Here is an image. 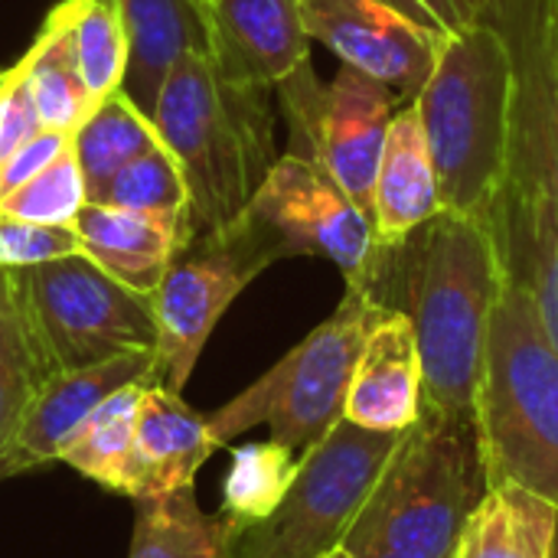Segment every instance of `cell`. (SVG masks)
<instances>
[{
	"mask_svg": "<svg viewBox=\"0 0 558 558\" xmlns=\"http://www.w3.org/2000/svg\"><path fill=\"white\" fill-rule=\"evenodd\" d=\"M500 255L484 216L438 213L405 242L379 248L369 291L412 320L422 409L474 422V396L497 294Z\"/></svg>",
	"mask_w": 558,
	"mask_h": 558,
	"instance_id": "obj_1",
	"label": "cell"
},
{
	"mask_svg": "<svg viewBox=\"0 0 558 558\" xmlns=\"http://www.w3.org/2000/svg\"><path fill=\"white\" fill-rule=\"evenodd\" d=\"M150 121L186 186V242L232 226L278 160L271 88L226 75L203 49L167 72Z\"/></svg>",
	"mask_w": 558,
	"mask_h": 558,
	"instance_id": "obj_2",
	"label": "cell"
},
{
	"mask_svg": "<svg viewBox=\"0 0 558 558\" xmlns=\"http://www.w3.org/2000/svg\"><path fill=\"white\" fill-rule=\"evenodd\" d=\"M412 101L438 170L441 209L484 216L513 154V52L504 29L477 13L445 33Z\"/></svg>",
	"mask_w": 558,
	"mask_h": 558,
	"instance_id": "obj_3",
	"label": "cell"
},
{
	"mask_svg": "<svg viewBox=\"0 0 558 558\" xmlns=\"http://www.w3.org/2000/svg\"><path fill=\"white\" fill-rule=\"evenodd\" d=\"M474 432L487 487L517 484L558 507V353L510 278L487 327Z\"/></svg>",
	"mask_w": 558,
	"mask_h": 558,
	"instance_id": "obj_4",
	"label": "cell"
},
{
	"mask_svg": "<svg viewBox=\"0 0 558 558\" xmlns=\"http://www.w3.org/2000/svg\"><path fill=\"white\" fill-rule=\"evenodd\" d=\"M484 494L474 422L422 409L376 477L343 549L353 558H458Z\"/></svg>",
	"mask_w": 558,
	"mask_h": 558,
	"instance_id": "obj_5",
	"label": "cell"
},
{
	"mask_svg": "<svg viewBox=\"0 0 558 558\" xmlns=\"http://www.w3.org/2000/svg\"><path fill=\"white\" fill-rule=\"evenodd\" d=\"M383 307L386 304H379L369 288L347 284L343 301L324 324L206 418L216 445L222 448L255 425H268L271 441L291 448L298 458L320 445L343 422L347 389L363 340Z\"/></svg>",
	"mask_w": 558,
	"mask_h": 558,
	"instance_id": "obj_6",
	"label": "cell"
},
{
	"mask_svg": "<svg viewBox=\"0 0 558 558\" xmlns=\"http://www.w3.org/2000/svg\"><path fill=\"white\" fill-rule=\"evenodd\" d=\"M3 271L46 376L85 369L121 353H157L154 301L105 275L82 252Z\"/></svg>",
	"mask_w": 558,
	"mask_h": 558,
	"instance_id": "obj_7",
	"label": "cell"
},
{
	"mask_svg": "<svg viewBox=\"0 0 558 558\" xmlns=\"http://www.w3.org/2000/svg\"><path fill=\"white\" fill-rule=\"evenodd\" d=\"M399 438L343 418L301 458L294 484L265 520L229 526V558H324L343 546Z\"/></svg>",
	"mask_w": 558,
	"mask_h": 558,
	"instance_id": "obj_8",
	"label": "cell"
},
{
	"mask_svg": "<svg viewBox=\"0 0 558 558\" xmlns=\"http://www.w3.org/2000/svg\"><path fill=\"white\" fill-rule=\"evenodd\" d=\"M275 262H284L278 242L248 213L219 232L190 239L173 255L150 294L157 320V383L183 392L222 314Z\"/></svg>",
	"mask_w": 558,
	"mask_h": 558,
	"instance_id": "obj_9",
	"label": "cell"
},
{
	"mask_svg": "<svg viewBox=\"0 0 558 558\" xmlns=\"http://www.w3.org/2000/svg\"><path fill=\"white\" fill-rule=\"evenodd\" d=\"M275 92L291 124V154L324 167L333 183H340V190L369 216L386 131L396 108L405 101L389 85L350 65H340L333 82L320 85L311 62Z\"/></svg>",
	"mask_w": 558,
	"mask_h": 558,
	"instance_id": "obj_10",
	"label": "cell"
},
{
	"mask_svg": "<svg viewBox=\"0 0 558 558\" xmlns=\"http://www.w3.org/2000/svg\"><path fill=\"white\" fill-rule=\"evenodd\" d=\"M245 213L278 242L284 258H327L347 284L369 288L379 255L373 222L314 160L278 154Z\"/></svg>",
	"mask_w": 558,
	"mask_h": 558,
	"instance_id": "obj_11",
	"label": "cell"
},
{
	"mask_svg": "<svg viewBox=\"0 0 558 558\" xmlns=\"http://www.w3.org/2000/svg\"><path fill=\"white\" fill-rule=\"evenodd\" d=\"M558 0H477L513 52L510 173L558 206Z\"/></svg>",
	"mask_w": 558,
	"mask_h": 558,
	"instance_id": "obj_12",
	"label": "cell"
},
{
	"mask_svg": "<svg viewBox=\"0 0 558 558\" xmlns=\"http://www.w3.org/2000/svg\"><path fill=\"white\" fill-rule=\"evenodd\" d=\"M304 23L340 65L389 85L402 101L422 92L445 39L386 0H304Z\"/></svg>",
	"mask_w": 558,
	"mask_h": 558,
	"instance_id": "obj_13",
	"label": "cell"
},
{
	"mask_svg": "<svg viewBox=\"0 0 558 558\" xmlns=\"http://www.w3.org/2000/svg\"><path fill=\"white\" fill-rule=\"evenodd\" d=\"M150 379H157V353H121L85 369L46 376L0 451V481L59 461L62 448L111 392Z\"/></svg>",
	"mask_w": 558,
	"mask_h": 558,
	"instance_id": "obj_14",
	"label": "cell"
},
{
	"mask_svg": "<svg viewBox=\"0 0 558 558\" xmlns=\"http://www.w3.org/2000/svg\"><path fill=\"white\" fill-rule=\"evenodd\" d=\"M199 13L206 52L232 78L275 92L311 62L304 0H209Z\"/></svg>",
	"mask_w": 558,
	"mask_h": 558,
	"instance_id": "obj_15",
	"label": "cell"
},
{
	"mask_svg": "<svg viewBox=\"0 0 558 558\" xmlns=\"http://www.w3.org/2000/svg\"><path fill=\"white\" fill-rule=\"evenodd\" d=\"M504 278L520 284L558 353V206L530 183L504 180L484 209Z\"/></svg>",
	"mask_w": 558,
	"mask_h": 558,
	"instance_id": "obj_16",
	"label": "cell"
},
{
	"mask_svg": "<svg viewBox=\"0 0 558 558\" xmlns=\"http://www.w3.org/2000/svg\"><path fill=\"white\" fill-rule=\"evenodd\" d=\"M343 418L366 432L402 435L422 418V360L412 320L383 307L363 340Z\"/></svg>",
	"mask_w": 558,
	"mask_h": 558,
	"instance_id": "obj_17",
	"label": "cell"
},
{
	"mask_svg": "<svg viewBox=\"0 0 558 558\" xmlns=\"http://www.w3.org/2000/svg\"><path fill=\"white\" fill-rule=\"evenodd\" d=\"M219 451L203 415L163 383H147L137 412L134 448L124 474V497L147 500L193 487L199 468Z\"/></svg>",
	"mask_w": 558,
	"mask_h": 558,
	"instance_id": "obj_18",
	"label": "cell"
},
{
	"mask_svg": "<svg viewBox=\"0 0 558 558\" xmlns=\"http://www.w3.org/2000/svg\"><path fill=\"white\" fill-rule=\"evenodd\" d=\"M441 213L438 170L422 131L415 101L396 108L373 180V235L379 248L405 242L418 226Z\"/></svg>",
	"mask_w": 558,
	"mask_h": 558,
	"instance_id": "obj_19",
	"label": "cell"
},
{
	"mask_svg": "<svg viewBox=\"0 0 558 558\" xmlns=\"http://www.w3.org/2000/svg\"><path fill=\"white\" fill-rule=\"evenodd\" d=\"M82 255L137 294H154L167 265L186 239L180 216H154L85 203L75 216Z\"/></svg>",
	"mask_w": 558,
	"mask_h": 558,
	"instance_id": "obj_20",
	"label": "cell"
},
{
	"mask_svg": "<svg viewBox=\"0 0 558 558\" xmlns=\"http://www.w3.org/2000/svg\"><path fill=\"white\" fill-rule=\"evenodd\" d=\"M128 33L124 95L150 118L167 72L193 49L206 52L203 13L193 0H114Z\"/></svg>",
	"mask_w": 558,
	"mask_h": 558,
	"instance_id": "obj_21",
	"label": "cell"
},
{
	"mask_svg": "<svg viewBox=\"0 0 558 558\" xmlns=\"http://www.w3.org/2000/svg\"><path fill=\"white\" fill-rule=\"evenodd\" d=\"M558 507L517 487H487L464 526L458 558H553Z\"/></svg>",
	"mask_w": 558,
	"mask_h": 558,
	"instance_id": "obj_22",
	"label": "cell"
},
{
	"mask_svg": "<svg viewBox=\"0 0 558 558\" xmlns=\"http://www.w3.org/2000/svg\"><path fill=\"white\" fill-rule=\"evenodd\" d=\"M154 147H160L157 128L124 95V88L101 98L72 134V154L78 160L88 203H98L111 177Z\"/></svg>",
	"mask_w": 558,
	"mask_h": 558,
	"instance_id": "obj_23",
	"label": "cell"
},
{
	"mask_svg": "<svg viewBox=\"0 0 558 558\" xmlns=\"http://www.w3.org/2000/svg\"><path fill=\"white\" fill-rule=\"evenodd\" d=\"M128 558H229V523L199 510L193 487L134 500Z\"/></svg>",
	"mask_w": 558,
	"mask_h": 558,
	"instance_id": "obj_24",
	"label": "cell"
},
{
	"mask_svg": "<svg viewBox=\"0 0 558 558\" xmlns=\"http://www.w3.org/2000/svg\"><path fill=\"white\" fill-rule=\"evenodd\" d=\"M23 65H26V75L33 85V98L39 108L43 128L75 134V128L95 108V101L82 82V72H78L75 52H72V39H69V26H65L59 3L46 13L43 29L36 33L33 46L23 52Z\"/></svg>",
	"mask_w": 558,
	"mask_h": 558,
	"instance_id": "obj_25",
	"label": "cell"
},
{
	"mask_svg": "<svg viewBox=\"0 0 558 558\" xmlns=\"http://www.w3.org/2000/svg\"><path fill=\"white\" fill-rule=\"evenodd\" d=\"M154 383V379H150ZM147 383H131L111 392L75 432V438L62 448V464L75 468L88 481L101 484L105 490L124 494V474L134 448L141 396Z\"/></svg>",
	"mask_w": 558,
	"mask_h": 558,
	"instance_id": "obj_26",
	"label": "cell"
},
{
	"mask_svg": "<svg viewBox=\"0 0 558 558\" xmlns=\"http://www.w3.org/2000/svg\"><path fill=\"white\" fill-rule=\"evenodd\" d=\"M82 82L98 105L121 88L128 72V33L114 0H59Z\"/></svg>",
	"mask_w": 558,
	"mask_h": 558,
	"instance_id": "obj_27",
	"label": "cell"
},
{
	"mask_svg": "<svg viewBox=\"0 0 558 558\" xmlns=\"http://www.w3.org/2000/svg\"><path fill=\"white\" fill-rule=\"evenodd\" d=\"M301 468V458L278 445V441H252L235 448L226 487H222V510L219 517L229 526H245L265 520L288 494Z\"/></svg>",
	"mask_w": 558,
	"mask_h": 558,
	"instance_id": "obj_28",
	"label": "cell"
},
{
	"mask_svg": "<svg viewBox=\"0 0 558 558\" xmlns=\"http://www.w3.org/2000/svg\"><path fill=\"white\" fill-rule=\"evenodd\" d=\"M98 206L154 213V216H180L186 222V186L170 150L160 144L141 154L137 160H131L128 167H121L105 186V193L98 196Z\"/></svg>",
	"mask_w": 558,
	"mask_h": 558,
	"instance_id": "obj_29",
	"label": "cell"
},
{
	"mask_svg": "<svg viewBox=\"0 0 558 558\" xmlns=\"http://www.w3.org/2000/svg\"><path fill=\"white\" fill-rule=\"evenodd\" d=\"M46 379L23 320L16 314L7 271L0 268V451L7 448L26 402L33 399L36 386Z\"/></svg>",
	"mask_w": 558,
	"mask_h": 558,
	"instance_id": "obj_30",
	"label": "cell"
},
{
	"mask_svg": "<svg viewBox=\"0 0 558 558\" xmlns=\"http://www.w3.org/2000/svg\"><path fill=\"white\" fill-rule=\"evenodd\" d=\"M85 203H88L85 180H82L78 160L69 144L33 180H26L20 190H13L7 199H0V216L43 222V226H72Z\"/></svg>",
	"mask_w": 558,
	"mask_h": 558,
	"instance_id": "obj_31",
	"label": "cell"
},
{
	"mask_svg": "<svg viewBox=\"0 0 558 558\" xmlns=\"http://www.w3.org/2000/svg\"><path fill=\"white\" fill-rule=\"evenodd\" d=\"M78 252L82 245L75 226H43L0 216V268H29Z\"/></svg>",
	"mask_w": 558,
	"mask_h": 558,
	"instance_id": "obj_32",
	"label": "cell"
},
{
	"mask_svg": "<svg viewBox=\"0 0 558 558\" xmlns=\"http://www.w3.org/2000/svg\"><path fill=\"white\" fill-rule=\"evenodd\" d=\"M43 131L39 108L33 98V85L26 75L23 59L10 69H3L0 78V163L16 154L26 141H33Z\"/></svg>",
	"mask_w": 558,
	"mask_h": 558,
	"instance_id": "obj_33",
	"label": "cell"
},
{
	"mask_svg": "<svg viewBox=\"0 0 558 558\" xmlns=\"http://www.w3.org/2000/svg\"><path fill=\"white\" fill-rule=\"evenodd\" d=\"M72 144V134L62 131H39L33 141H26L16 154H10L0 163V199H7L13 190H20L26 180H33L46 163H52L65 147Z\"/></svg>",
	"mask_w": 558,
	"mask_h": 558,
	"instance_id": "obj_34",
	"label": "cell"
},
{
	"mask_svg": "<svg viewBox=\"0 0 558 558\" xmlns=\"http://www.w3.org/2000/svg\"><path fill=\"white\" fill-rule=\"evenodd\" d=\"M386 3L435 33H451L477 16V0H386Z\"/></svg>",
	"mask_w": 558,
	"mask_h": 558,
	"instance_id": "obj_35",
	"label": "cell"
},
{
	"mask_svg": "<svg viewBox=\"0 0 558 558\" xmlns=\"http://www.w3.org/2000/svg\"><path fill=\"white\" fill-rule=\"evenodd\" d=\"M324 558H353V556H350V553H347L343 546H337L333 553H327V556H324Z\"/></svg>",
	"mask_w": 558,
	"mask_h": 558,
	"instance_id": "obj_36",
	"label": "cell"
},
{
	"mask_svg": "<svg viewBox=\"0 0 558 558\" xmlns=\"http://www.w3.org/2000/svg\"><path fill=\"white\" fill-rule=\"evenodd\" d=\"M193 3H196V7H203V3H209V0H193Z\"/></svg>",
	"mask_w": 558,
	"mask_h": 558,
	"instance_id": "obj_37",
	"label": "cell"
},
{
	"mask_svg": "<svg viewBox=\"0 0 558 558\" xmlns=\"http://www.w3.org/2000/svg\"><path fill=\"white\" fill-rule=\"evenodd\" d=\"M553 558H558V543H556V556H553Z\"/></svg>",
	"mask_w": 558,
	"mask_h": 558,
	"instance_id": "obj_38",
	"label": "cell"
},
{
	"mask_svg": "<svg viewBox=\"0 0 558 558\" xmlns=\"http://www.w3.org/2000/svg\"><path fill=\"white\" fill-rule=\"evenodd\" d=\"M0 78H3V69H0Z\"/></svg>",
	"mask_w": 558,
	"mask_h": 558,
	"instance_id": "obj_39",
	"label": "cell"
},
{
	"mask_svg": "<svg viewBox=\"0 0 558 558\" xmlns=\"http://www.w3.org/2000/svg\"><path fill=\"white\" fill-rule=\"evenodd\" d=\"M556 10H558V3H556Z\"/></svg>",
	"mask_w": 558,
	"mask_h": 558,
	"instance_id": "obj_40",
	"label": "cell"
}]
</instances>
